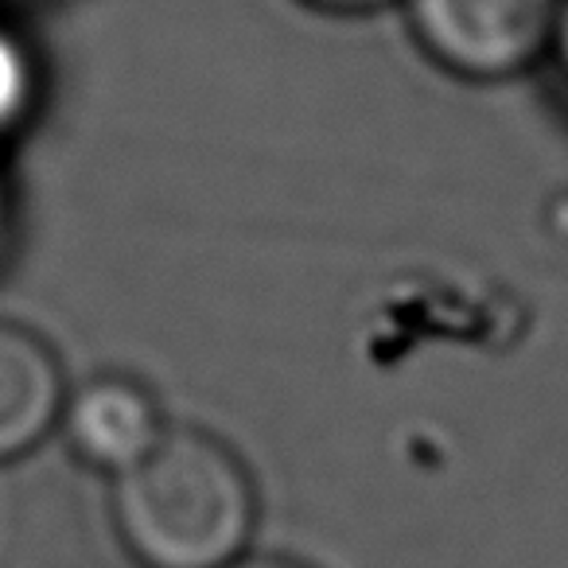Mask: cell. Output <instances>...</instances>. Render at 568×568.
I'll use <instances>...</instances> for the list:
<instances>
[{"label":"cell","instance_id":"obj_6","mask_svg":"<svg viewBox=\"0 0 568 568\" xmlns=\"http://www.w3.org/2000/svg\"><path fill=\"white\" fill-rule=\"evenodd\" d=\"M549 55L557 59V71L565 74L568 82V0L560 4V17H557V32H552V48Z\"/></svg>","mask_w":568,"mask_h":568},{"label":"cell","instance_id":"obj_4","mask_svg":"<svg viewBox=\"0 0 568 568\" xmlns=\"http://www.w3.org/2000/svg\"><path fill=\"white\" fill-rule=\"evenodd\" d=\"M67 382L55 351L28 327L0 320V464L28 456L63 420Z\"/></svg>","mask_w":568,"mask_h":568},{"label":"cell","instance_id":"obj_9","mask_svg":"<svg viewBox=\"0 0 568 568\" xmlns=\"http://www.w3.org/2000/svg\"><path fill=\"white\" fill-rule=\"evenodd\" d=\"M9 222H12L9 191H4V180H0V253H4V245H9Z\"/></svg>","mask_w":568,"mask_h":568},{"label":"cell","instance_id":"obj_2","mask_svg":"<svg viewBox=\"0 0 568 568\" xmlns=\"http://www.w3.org/2000/svg\"><path fill=\"white\" fill-rule=\"evenodd\" d=\"M565 0H405L417 43L452 74L495 82L549 55Z\"/></svg>","mask_w":568,"mask_h":568},{"label":"cell","instance_id":"obj_5","mask_svg":"<svg viewBox=\"0 0 568 568\" xmlns=\"http://www.w3.org/2000/svg\"><path fill=\"white\" fill-rule=\"evenodd\" d=\"M40 98V71L17 28L0 24V141L24 129Z\"/></svg>","mask_w":568,"mask_h":568},{"label":"cell","instance_id":"obj_1","mask_svg":"<svg viewBox=\"0 0 568 568\" xmlns=\"http://www.w3.org/2000/svg\"><path fill=\"white\" fill-rule=\"evenodd\" d=\"M113 518L144 568H230L250 549L257 490L219 436L168 428L133 471L118 475Z\"/></svg>","mask_w":568,"mask_h":568},{"label":"cell","instance_id":"obj_3","mask_svg":"<svg viewBox=\"0 0 568 568\" xmlns=\"http://www.w3.org/2000/svg\"><path fill=\"white\" fill-rule=\"evenodd\" d=\"M63 433L79 459L110 475H125L164 440L160 405L141 382L125 374L94 378L67 397Z\"/></svg>","mask_w":568,"mask_h":568},{"label":"cell","instance_id":"obj_7","mask_svg":"<svg viewBox=\"0 0 568 568\" xmlns=\"http://www.w3.org/2000/svg\"><path fill=\"white\" fill-rule=\"evenodd\" d=\"M316 9H332V12H366V9H378L386 0H308Z\"/></svg>","mask_w":568,"mask_h":568},{"label":"cell","instance_id":"obj_8","mask_svg":"<svg viewBox=\"0 0 568 568\" xmlns=\"http://www.w3.org/2000/svg\"><path fill=\"white\" fill-rule=\"evenodd\" d=\"M230 568H304V565H296V560H284V557H242V560H234Z\"/></svg>","mask_w":568,"mask_h":568}]
</instances>
